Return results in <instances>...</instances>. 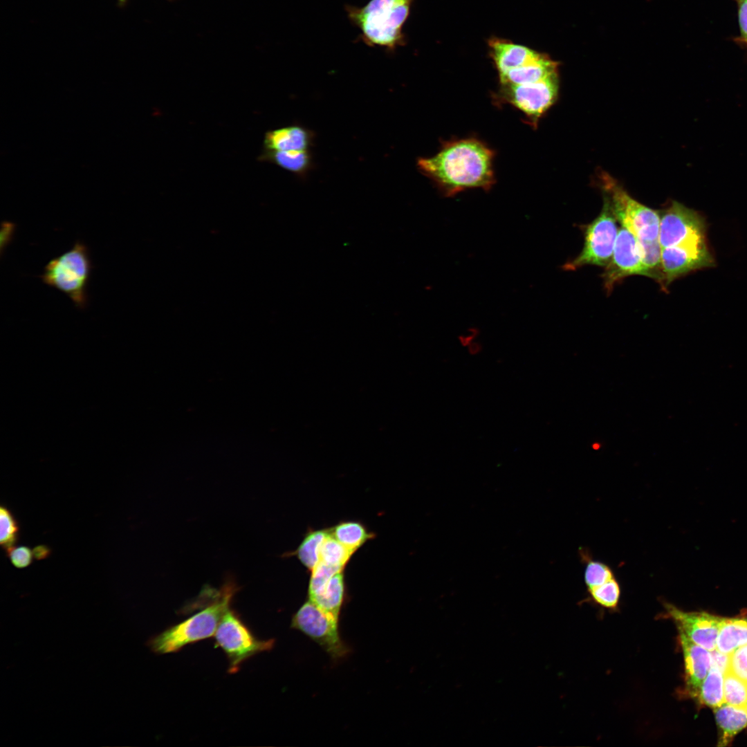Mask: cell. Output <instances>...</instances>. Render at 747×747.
I'll return each mask as SVG.
<instances>
[{
    "label": "cell",
    "instance_id": "obj_1",
    "mask_svg": "<svg viewBox=\"0 0 747 747\" xmlns=\"http://www.w3.org/2000/svg\"><path fill=\"white\" fill-rule=\"evenodd\" d=\"M495 152L475 138L445 142L431 157L420 158L417 166L446 196L469 189L490 190L495 183Z\"/></svg>",
    "mask_w": 747,
    "mask_h": 747
},
{
    "label": "cell",
    "instance_id": "obj_2",
    "mask_svg": "<svg viewBox=\"0 0 747 747\" xmlns=\"http://www.w3.org/2000/svg\"><path fill=\"white\" fill-rule=\"evenodd\" d=\"M412 0H370L362 7L345 6L349 21L360 30V39L369 46L393 52L405 43L403 27Z\"/></svg>",
    "mask_w": 747,
    "mask_h": 747
},
{
    "label": "cell",
    "instance_id": "obj_3",
    "mask_svg": "<svg viewBox=\"0 0 747 747\" xmlns=\"http://www.w3.org/2000/svg\"><path fill=\"white\" fill-rule=\"evenodd\" d=\"M237 591L232 582L220 590H214L210 602L183 621L169 627L149 641L151 650L160 654L179 651L187 645L214 635L225 612L230 607L232 598Z\"/></svg>",
    "mask_w": 747,
    "mask_h": 747
},
{
    "label": "cell",
    "instance_id": "obj_4",
    "mask_svg": "<svg viewBox=\"0 0 747 747\" xmlns=\"http://www.w3.org/2000/svg\"><path fill=\"white\" fill-rule=\"evenodd\" d=\"M92 268L88 248L76 241L68 250L50 259L39 277L44 284L67 295L77 308L84 309L88 304Z\"/></svg>",
    "mask_w": 747,
    "mask_h": 747
},
{
    "label": "cell",
    "instance_id": "obj_5",
    "mask_svg": "<svg viewBox=\"0 0 747 747\" xmlns=\"http://www.w3.org/2000/svg\"><path fill=\"white\" fill-rule=\"evenodd\" d=\"M601 188L616 219L637 239L658 240L660 213L633 199L609 174L600 176Z\"/></svg>",
    "mask_w": 747,
    "mask_h": 747
},
{
    "label": "cell",
    "instance_id": "obj_6",
    "mask_svg": "<svg viewBox=\"0 0 747 747\" xmlns=\"http://www.w3.org/2000/svg\"><path fill=\"white\" fill-rule=\"evenodd\" d=\"M214 636L215 647H220L228 659L230 673L237 672L249 658L270 650L275 644L274 639L261 640L255 636L230 607L223 614Z\"/></svg>",
    "mask_w": 747,
    "mask_h": 747
},
{
    "label": "cell",
    "instance_id": "obj_7",
    "mask_svg": "<svg viewBox=\"0 0 747 747\" xmlns=\"http://www.w3.org/2000/svg\"><path fill=\"white\" fill-rule=\"evenodd\" d=\"M617 219L607 199L599 215L584 227V241L580 253L567 262L564 268L575 270L584 266L605 267L610 261L617 235Z\"/></svg>",
    "mask_w": 747,
    "mask_h": 747
},
{
    "label": "cell",
    "instance_id": "obj_8",
    "mask_svg": "<svg viewBox=\"0 0 747 747\" xmlns=\"http://www.w3.org/2000/svg\"><path fill=\"white\" fill-rule=\"evenodd\" d=\"M559 94V77L555 73L536 82L499 85L494 95L499 104H510L520 111L535 127L542 116L554 104Z\"/></svg>",
    "mask_w": 747,
    "mask_h": 747
},
{
    "label": "cell",
    "instance_id": "obj_9",
    "mask_svg": "<svg viewBox=\"0 0 747 747\" xmlns=\"http://www.w3.org/2000/svg\"><path fill=\"white\" fill-rule=\"evenodd\" d=\"M290 627L309 637L334 661L346 657L350 652L340 634L339 618L309 600L294 614Z\"/></svg>",
    "mask_w": 747,
    "mask_h": 747
},
{
    "label": "cell",
    "instance_id": "obj_10",
    "mask_svg": "<svg viewBox=\"0 0 747 747\" xmlns=\"http://www.w3.org/2000/svg\"><path fill=\"white\" fill-rule=\"evenodd\" d=\"M659 213L658 241L662 248L705 240L706 223L696 211L672 201Z\"/></svg>",
    "mask_w": 747,
    "mask_h": 747
},
{
    "label": "cell",
    "instance_id": "obj_11",
    "mask_svg": "<svg viewBox=\"0 0 747 747\" xmlns=\"http://www.w3.org/2000/svg\"><path fill=\"white\" fill-rule=\"evenodd\" d=\"M605 268L602 279L607 293L629 276L649 277L643 263L636 237L623 227L618 231L611 259Z\"/></svg>",
    "mask_w": 747,
    "mask_h": 747
},
{
    "label": "cell",
    "instance_id": "obj_12",
    "mask_svg": "<svg viewBox=\"0 0 747 747\" xmlns=\"http://www.w3.org/2000/svg\"><path fill=\"white\" fill-rule=\"evenodd\" d=\"M714 265L705 240L662 248L661 288L665 290L676 279L697 269Z\"/></svg>",
    "mask_w": 747,
    "mask_h": 747
},
{
    "label": "cell",
    "instance_id": "obj_13",
    "mask_svg": "<svg viewBox=\"0 0 747 747\" xmlns=\"http://www.w3.org/2000/svg\"><path fill=\"white\" fill-rule=\"evenodd\" d=\"M664 607L668 616L675 622L679 631L709 651L716 649L721 617L703 611H684L667 602L664 603Z\"/></svg>",
    "mask_w": 747,
    "mask_h": 747
},
{
    "label": "cell",
    "instance_id": "obj_14",
    "mask_svg": "<svg viewBox=\"0 0 747 747\" xmlns=\"http://www.w3.org/2000/svg\"><path fill=\"white\" fill-rule=\"evenodd\" d=\"M679 633L685 665V692L698 699L703 681L711 667V652L694 643L682 631Z\"/></svg>",
    "mask_w": 747,
    "mask_h": 747
},
{
    "label": "cell",
    "instance_id": "obj_15",
    "mask_svg": "<svg viewBox=\"0 0 747 747\" xmlns=\"http://www.w3.org/2000/svg\"><path fill=\"white\" fill-rule=\"evenodd\" d=\"M313 133L297 124L267 131L264 137L263 151L309 150Z\"/></svg>",
    "mask_w": 747,
    "mask_h": 747
},
{
    "label": "cell",
    "instance_id": "obj_16",
    "mask_svg": "<svg viewBox=\"0 0 747 747\" xmlns=\"http://www.w3.org/2000/svg\"><path fill=\"white\" fill-rule=\"evenodd\" d=\"M555 73L557 63L540 53L528 62L498 75L499 85H517L536 82Z\"/></svg>",
    "mask_w": 747,
    "mask_h": 747
},
{
    "label": "cell",
    "instance_id": "obj_17",
    "mask_svg": "<svg viewBox=\"0 0 747 747\" xmlns=\"http://www.w3.org/2000/svg\"><path fill=\"white\" fill-rule=\"evenodd\" d=\"M489 46L498 75L520 66L540 55L526 46L500 39H491Z\"/></svg>",
    "mask_w": 747,
    "mask_h": 747
},
{
    "label": "cell",
    "instance_id": "obj_18",
    "mask_svg": "<svg viewBox=\"0 0 747 747\" xmlns=\"http://www.w3.org/2000/svg\"><path fill=\"white\" fill-rule=\"evenodd\" d=\"M714 711L719 731L718 746H724L747 726V709L724 702Z\"/></svg>",
    "mask_w": 747,
    "mask_h": 747
},
{
    "label": "cell",
    "instance_id": "obj_19",
    "mask_svg": "<svg viewBox=\"0 0 747 747\" xmlns=\"http://www.w3.org/2000/svg\"><path fill=\"white\" fill-rule=\"evenodd\" d=\"M257 160L275 164L298 176H304L312 166V156L309 150H261Z\"/></svg>",
    "mask_w": 747,
    "mask_h": 747
},
{
    "label": "cell",
    "instance_id": "obj_20",
    "mask_svg": "<svg viewBox=\"0 0 747 747\" xmlns=\"http://www.w3.org/2000/svg\"><path fill=\"white\" fill-rule=\"evenodd\" d=\"M747 644V618H722L719 629L716 649L730 654L738 647Z\"/></svg>",
    "mask_w": 747,
    "mask_h": 747
},
{
    "label": "cell",
    "instance_id": "obj_21",
    "mask_svg": "<svg viewBox=\"0 0 747 747\" xmlns=\"http://www.w3.org/2000/svg\"><path fill=\"white\" fill-rule=\"evenodd\" d=\"M345 593L344 576L343 571H340L331 577L321 593L311 602L339 618Z\"/></svg>",
    "mask_w": 747,
    "mask_h": 747
},
{
    "label": "cell",
    "instance_id": "obj_22",
    "mask_svg": "<svg viewBox=\"0 0 747 747\" xmlns=\"http://www.w3.org/2000/svg\"><path fill=\"white\" fill-rule=\"evenodd\" d=\"M329 533L353 554L374 537L358 521H344L329 529Z\"/></svg>",
    "mask_w": 747,
    "mask_h": 747
},
{
    "label": "cell",
    "instance_id": "obj_23",
    "mask_svg": "<svg viewBox=\"0 0 747 747\" xmlns=\"http://www.w3.org/2000/svg\"><path fill=\"white\" fill-rule=\"evenodd\" d=\"M329 533V529L308 531L296 551L291 554L296 555L300 562L311 571L320 562V548Z\"/></svg>",
    "mask_w": 747,
    "mask_h": 747
},
{
    "label": "cell",
    "instance_id": "obj_24",
    "mask_svg": "<svg viewBox=\"0 0 747 747\" xmlns=\"http://www.w3.org/2000/svg\"><path fill=\"white\" fill-rule=\"evenodd\" d=\"M723 675L718 667L711 665L700 689L698 697L700 703L712 708L724 703Z\"/></svg>",
    "mask_w": 747,
    "mask_h": 747
},
{
    "label": "cell",
    "instance_id": "obj_25",
    "mask_svg": "<svg viewBox=\"0 0 747 747\" xmlns=\"http://www.w3.org/2000/svg\"><path fill=\"white\" fill-rule=\"evenodd\" d=\"M353 553L330 533L322 543L320 552V561L344 569Z\"/></svg>",
    "mask_w": 747,
    "mask_h": 747
},
{
    "label": "cell",
    "instance_id": "obj_26",
    "mask_svg": "<svg viewBox=\"0 0 747 747\" xmlns=\"http://www.w3.org/2000/svg\"><path fill=\"white\" fill-rule=\"evenodd\" d=\"M587 590L592 600L601 607L613 609L619 603L620 587L616 577Z\"/></svg>",
    "mask_w": 747,
    "mask_h": 747
},
{
    "label": "cell",
    "instance_id": "obj_27",
    "mask_svg": "<svg viewBox=\"0 0 747 747\" xmlns=\"http://www.w3.org/2000/svg\"><path fill=\"white\" fill-rule=\"evenodd\" d=\"M724 702L737 706L747 703V683L727 670L723 675Z\"/></svg>",
    "mask_w": 747,
    "mask_h": 747
},
{
    "label": "cell",
    "instance_id": "obj_28",
    "mask_svg": "<svg viewBox=\"0 0 747 747\" xmlns=\"http://www.w3.org/2000/svg\"><path fill=\"white\" fill-rule=\"evenodd\" d=\"M343 570L320 561L311 571L308 588V600L311 601L315 600L323 591L331 577L336 573Z\"/></svg>",
    "mask_w": 747,
    "mask_h": 747
},
{
    "label": "cell",
    "instance_id": "obj_29",
    "mask_svg": "<svg viewBox=\"0 0 747 747\" xmlns=\"http://www.w3.org/2000/svg\"><path fill=\"white\" fill-rule=\"evenodd\" d=\"M0 543L7 550L18 542L19 528L12 512L3 505L0 507Z\"/></svg>",
    "mask_w": 747,
    "mask_h": 747
},
{
    "label": "cell",
    "instance_id": "obj_30",
    "mask_svg": "<svg viewBox=\"0 0 747 747\" xmlns=\"http://www.w3.org/2000/svg\"><path fill=\"white\" fill-rule=\"evenodd\" d=\"M584 580L587 589L600 585L615 577L613 570L606 564L585 557Z\"/></svg>",
    "mask_w": 747,
    "mask_h": 747
},
{
    "label": "cell",
    "instance_id": "obj_31",
    "mask_svg": "<svg viewBox=\"0 0 747 747\" xmlns=\"http://www.w3.org/2000/svg\"><path fill=\"white\" fill-rule=\"evenodd\" d=\"M728 670L747 683V644L729 654Z\"/></svg>",
    "mask_w": 747,
    "mask_h": 747
},
{
    "label": "cell",
    "instance_id": "obj_32",
    "mask_svg": "<svg viewBox=\"0 0 747 747\" xmlns=\"http://www.w3.org/2000/svg\"><path fill=\"white\" fill-rule=\"evenodd\" d=\"M6 551L12 564L18 569L28 566L34 557L33 550L26 546H14Z\"/></svg>",
    "mask_w": 747,
    "mask_h": 747
},
{
    "label": "cell",
    "instance_id": "obj_33",
    "mask_svg": "<svg viewBox=\"0 0 747 747\" xmlns=\"http://www.w3.org/2000/svg\"><path fill=\"white\" fill-rule=\"evenodd\" d=\"M739 8V21L741 41L747 44V0H737Z\"/></svg>",
    "mask_w": 747,
    "mask_h": 747
},
{
    "label": "cell",
    "instance_id": "obj_34",
    "mask_svg": "<svg viewBox=\"0 0 747 747\" xmlns=\"http://www.w3.org/2000/svg\"><path fill=\"white\" fill-rule=\"evenodd\" d=\"M710 652L711 665L718 667L724 674L728 670L729 654H723L716 649Z\"/></svg>",
    "mask_w": 747,
    "mask_h": 747
},
{
    "label": "cell",
    "instance_id": "obj_35",
    "mask_svg": "<svg viewBox=\"0 0 747 747\" xmlns=\"http://www.w3.org/2000/svg\"><path fill=\"white\" fill-rule=\"evenodd\" d=\"M33 556L36 560H44L49 557L51 553L50 548L44 544L37 545L33 549Z\"/></svg>",
    "mask_w": 747,
    "mask_h": 747
},
{
    "label": "cell",
    "instance_id": "obj_36",
    "mask_svg": "<svg viewBox=\"0 0 747 747\" xmlns=\"http://www.w3.org/2000/svg\"><path fill=\"white\" fill-rule=\"evenodd\" d=\"M121 4H123L126 0H118Z\"/></svg>",
    "mask_w": 747,
    "mask_h": 747
},
{
    "label": "cell",
    "instance_id": "obj_37",
    "mask_svg": "<svg viewBox=\"0 0 747 747\" xmlns=\"http://www.w3.org/2000/svg\"><path fill=\"white\" fill-rule=\"evenodd\" d=\"M746 709H747V703H746Z\"/></svg>",
    "mask_w": 747,
    "mask_h": 747
}]
</instances>
